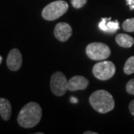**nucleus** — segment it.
Returning <instances> with one entry per match:
<instances>
[{"label":"nucleus","instance_id":"nucleus-11","mask_svg":"<svg viewBox=\"0 0 134 134\" xmlns=\"http://www.w3.org/2000/svg\"><path fill=\"white\" fill-rule=\"evenodd\" d=\"M12 107L10 102L6 98H0V115L2 119L8 121L11 116Z\"/></svg>","mask_w":134,"mask_h":134},{"label":"nucleus","instance_id":"nucleus-5","mask_svg":"<svg viewBox=\"0 0 134 134\" xmlns=\"http://www.w3.org/2000/svg\"><path fill=\"white\" fill-rule=\"evenodd\" d=\"M92 73L96 78L101 81H107L115 75V66L111 61H100L93 66Z\"/></svg>","mask_w":134,"mask_h":134},{"label":"nucleus","instance_id":"nucleus-2","mask_svg":"<svg viewBox=\"0 0 134 134\" xmlns=\"http://www.w3.org/2000/svg\"><path fill=\"white\" fill-rule=\"evenodd\" d=\"M90 103L93 109L100 113H107L115 107L112 95L104 90L94 92L90 97Z\"/></svg>","mask_w":134,"mask_h":134},{"label":"nucleus","instance_id":"nucleus-10","mask_svg":"<svg viewBox=\"0 0 134 134\" xmlns=\"http://www.w3.org/2000/svg\"><path fill=\"white\" fill-rule=\"evenodd\" d=\"M100 31L107 34H114L119 29V23L117 20L111 21V18H102L98 23Z\"/></svg>","mask_w":134,"mask_h":134},{"label":"nucleus","instance_id":"nucleus-18","mask_svg":"<svg viewBox=\"0 0 134 134\" xmlns=\"http://www.w3.org/2000/svg\"><path fill=\"white\" fill-rule=\"evenodd\" d=\"M126 2L130 7V9L131 10H134V0H126Z\"/></svg>","mask_w":134,"mask_h":134},{"label":"nucleus","instance_id":"nucleus-6","mask_svg":"<svg viewBox=\"0 0 134 134\" xmlns=\"http://www.w3.org/2000/svg\"><path fill=\"white\" fill-rule=\"evenodd\" d=\"M51 90L54 96H63L68 90V81L64 74L61 72H54L51 77Z\"/></svg>","mask_w":134,"mask_h":134},{"label":"nucleus","instance_id":"nucleus-1","mask_svg":"<svg viewBox=\"0 0 134 134\" xmlns=\"http://www.w3.org/2000/svg\"><path fill=\"white\" fill-rule=\"evenodd\" d=\"M42 118V109L37 103L31 101L20 110L17 121L24 128H31L40 121Z\"/></svg>","mask_w":134,"mask_h":134},{"label":"nucleus","instance_id":"nucleus-19","mask_svg":"<svg viewBox=\"0 0 134 134\" xmlns=\"http://www.w3.org/2000/svg\"><path fill=\"white\" fill-rule=\"evenodd\" d=\"M70 100H71V102H72V103H74V104H76L77 102L78 101L77 99L75 98H74V97H72V98H70Z\"/></svg>","mask_w":134,"mask_h":134},{"label":"nucleus","instance_id":"nucleus-7","mask_svg":"<svg viewBox=\"0 0 134 134\" xmlns=\"http://www.w3.org/2000/svg\"><path fill=\"white\" fill-rule=\"evenodd\" d=\"M23 57L22 54L18 48H13L8 55L7 66L10 70L16 72L18 71L22 66Z\"/></svg>","mask_w":134,"mask_h":134},{"label":"nucleus","instance_id":"nucleus-3","mask_svg":"<svg viewBox=\"0 0 134 134\" xmlns=\"http://www.w3.org/2000/svg\"><path fill=\"white\" fill-rule=\"evenodd\" d=\"M69 9V5L66 2L58 0L51 2L46 5L42 10V16L47 21H53L60 18L65 14Z\"/></svg>","mask_w":134,"mask_h":134},{"label":"nucleus","instance_id":"nucleus-14","mask_svg":"<svg viewBox=\"0 0 134 134\" xmlns=\"http://www.w3.org/2000/svg\"><path fill=\"white\" fill-rule=\"evenodd\" d=\"M122 29L127 32H134V18L126 19L122 24Z\"/></svg>","mask_w":134,"mask_h":134},{"label":"nucleus","instance_id":"nucleus-20","mask_svg":"<svg viewBox=\"0 0 134 134\" xmlns=\"http://www.w3.org/2000/svg\"><path fill=\"white\" fill-rule=\"evenodd\" d=\"M84 134H97L96 132H91V131H86L84 133Z\"/></svg>","mask_w":134,"mask_h":134},{"label":"nucleus","instance_id":"nucleus-8","mask_svg":"<svg viewBox=\"0 0 134 134\" xmlns=\"http://www.w3.org/2000/svg\"><path fill=\"white\" fill-rule=\"evenodd\" d=\"M54 34L59 41L66 42L72 36V27L66 23H60L56 25L54 31Z\"/></svg>","mask_w":134,"mask_h":134},{"label":"nucleus","instance_id":"nucleus-15","mask_svg":"<svg viewBox=\"0 0 134 134\" xmlns=\"http://www.w3.org/2000/svg\"><path fill=\"white\" fill-rule=\"evenodd\" d=\"M87 0H71V2H72V6L75 8H81L83 6L86 5Z\"/></svg>","mask_w":134,"mask_h":134},{"label":"nucleus","instance_id":"nucleus-9","mask_svg":"<svg viewBox=\"0 0 134 134\" xmlns=\"http://www.w3.org/2000/svg\"><path fill=\"white\" fill-rule=\"evenodd\" d=\"M89 85V81L84 77L76 75L68 81V90L76 91L85 90Z\"/></svg>","mask_w":134,"mask_h":134},{"label":"nucleus","instance_id":"nucleus-16","mask_svg":"<svg viewBox=\"0 0 134 134\" xmlns=\"http://www.w3.org/2000/svg\"><path fill=\"white\" fill-rule=\"evenodd\" d=\"M126 90L130 95H134V79L127 82L126 85Z\"/></svg>","mask_w":134,"mask_h":134},{"label":"nucleus","instance_id":"nucleus-21","mask_svg":"<svg viewBox=\"0 0 134 134\" xmlns=\"http://www.w3.org/2000/svg\"><path fill=\"white\" fill-rule=\"evenodd\" d=\"M2 61V56H0V64H1Z\"/></svg>","mask_w":134,"mask_h":134},{"label":"nucleus","instance_id":"nucleus-12","mask_svg":"<svg viewBox=\"0 0 134 134\" xmlns=\"http://www.w3.org/2000/svg\"><path fill=\"white\" fill-rule=\"evenodd\" d=\"M115 41L123 48H130L134 44L133 38L125 34H119L115 37Z\"/></svg>","mask_w":134,"mask_h":134},{"label":"nucleus","instance_id":"nucleus-4","mask_svg":"<svg viewBox=\"0 0 134 134\" xmlns=\"http://www.w3.org/2000/svg\"><path fill=\"white\" fill-rule=\"evenodd\" d=\"M87 56L92 60H102L110 57L111 51L106 44L102 43H92L89 44L86 48Z\"/></svg>","mask_w":134,"mask_h":134},{"label":"nucleus","instance_id":"nucleus-17","mask_svg":"<svg viewBox=\"0 0 134 134\" xmlns=\"http://www.w3.org/2000/svg\"><path fill=\"white\" fill-rule=\"evenodd\" d=\"M129 110L130 112L131 113V114L134 116V99L130 101L129 104Z\"/></svg>","mask_w":134,"mask_h":134},{"label":"nucleus","instance_id":"nucleus-13","mask_svg":"<svg viewBox=\"0 0 134 134\" xmlns=\"http://www.w3.org/2000/svg\"><path fill=\"white\" fill-rule=\"evenodd\" d=\"M124 72L127 75H131L134 73V56H132L127 60L124 66Z\"/></svg>","mask_w":134,"mask_h":134}]
</instances>
